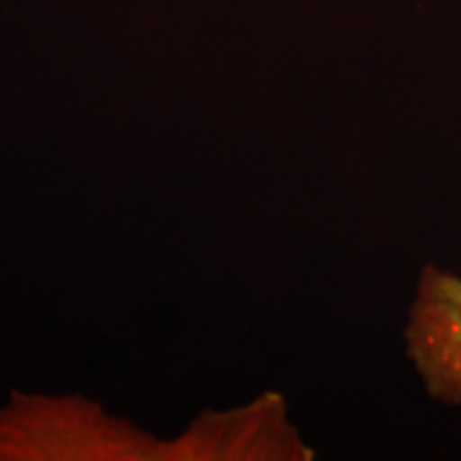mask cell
<instances>
[{"mask_svg": "<svg viewBox=\"0 0 461 461\" xmlns=\"http://www.w3.org/2000/svg\"><path fill=\"white\" fill-rule=\"evenodd\" d=\"M408 353L431 397L461 403V278L434 265L420 272Z\"/></svg>", "mask_w": 461, "mask_h": 461, "instance_id": "1", "label": "cell"}]
</instances>
